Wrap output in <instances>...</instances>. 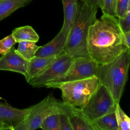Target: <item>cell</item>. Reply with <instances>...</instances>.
<instances>
[{"mask_svg":"<svg viewBox=\"0 0 130 130\" xmlns=\"http://www.w3.org/2000/svg\"><path fill=\"white\" fill-rule=\"evenodd\" d=\"M89 57L98 64L112 61L128 48L116 17L103 15L89 27L87 37Z\"/></svg>","mask_w":130,"mask_h":130,"instance_id":"cell-1","label":"cell"},{"mask_svg":"<svg viewBox=\"0 0 130 130\" xmlns=\"http://www.w3.org/2000/svg\"><path fill=\"white\" fill-rule=\"evenodd\" d=\"M98 8L79 3L74 24L68 36L64 52L72 58L89 57L87 37L89 27L96 20Z\"/></svg>","mask_w":130,"mask_h":130,"instance_id":"cell-2","label":"cell"},{"mask_svg":"<svg viewBox=\"0 0 130 130\" xmlns=\"http://www.w3.org/2000/svg\"><path fill=\"white\" fill-rule=\"evenodd\" d=\"M130 63V49H126L112 61L99 64L96 77L119 104L127 78Z\"/></svg>","mask_w":130,"mask_h":130,"instance_id":"cell-3","label":"cell"},{"mask_svg":"<svg viewBox=\"0 0 130 130\" xmlns=\"http://www.w3.org/2000/svg\"><path fill=\"white\" fill-rule=\"evenodd\" d=\"M100 81L95 76L68 82L60 85L62 102L73 106L83 108L97 89Z\"/></svg>","mask_w":130,"mask_h":130,"instance_id":"cell-4","label":"cell"},{"mask_svg":"<svg viewBox=\"0 0 130 130\" xmlns=\"http://www.w3.org/2000/svg\"><path fill=\"white\" fill-rule=\"evenodd\" d=\"M116 104L108 89L100 83L87 104L81 109L92 122L107 114L114 112Z\"/></svg>","mask_w":130,"mask_h":130,"instance_id":"cell-5","label":"cell"},{"mask_svg":"<svg viewBox=\"0 0 130 130\" xmlns=\"http://www.w3.org/2000/svg\"><path fill=\"white\" fill-rule=\"evenodd\" d=\"M98 66L90 57L74 58L70 68L63 76L47 84L45 87L58 88L60 85L66 82L96 76Z\"/></svg>","mask_w":130,"mask_h":130,"instance_id":"cell-6","label":"cell"},{"mask_svg":"<svg viewBox=\"0 0 130 130\" xmlns=\"http://www.w3.org/2000/svg\"><path fill=\"white\" fill-rule=\"evenodd\" d=\"M57 99L48 95L38 104L29 107L28 113L23 122V130H34L40 127L43 121L48 116L59 113Z\"/></svg>","mask_w":130,"mask_h":130,"instance_id":"cell-7","label":"cell"},{"mask_svg":"<svg viewBox=\"0 0 130 130\" xmlns=\"http://www.w3.org/2000/svg\"><path fill=\"white\" fill-rule=\"evenodd\" d=\"M73 61V58L62 52L44 71L30 80L28 83L34 87L45 86L63 76L70 68Z\"/></svg>","mask_w":130,"mask_h":130,"instance_id":"cell-8","label":"cell"},{"mask_svg":"<svg viewBox=\"0 0 130 130\" xmlns=\"http://www.w3.org/2000/svg\"><path fill=\"white\" fill-rule=\"evenodd\" d=\"M56 104L67 116L74 130H96L92 122L87 117L81 108L65 104L58 100Z\"/></svg>","mask_w":130,"mask_h":130,"instance_id":"cell-9","label":"cell"},{"mask_svg":"<svg viewBox=\"0 0 130 130\" xmlns=\"http://www.w3.org/2000/svg\"><path fill=\"white\" fill-rule=\"evenodd\" d=\"M28 61L12 47L0 57V70L9 71L21 74L25 76L27 73Z\"/></svg>","mask_w":130,"mask_h":130,"instance_id":"cell-10","label":"cell"},{"mask_svg":"<svg viewBox=\"0 0 130 130\" xmlns=\"http://www.w3.org/2000/svg\"><path fill=\"white\" fill-rule=\"evenodd\" d=\"M28 111V108L20 109L7 104H0V121L10 126L13 130L16 129L23 122Z\"/></svg>","mask_w":130,"mask_h":130,"instance_id":"cell-11","label":"cell"},{"mask_svg":"<svg viewBox=\"0 0 130 130\" xmlns=\"http://www.w3.org/2000/svg\"><path fill=\"white\" fill-rule=\"evenodd\" d=\"M68 36L61 29L48 43L39 46L35 56L40 57H57L64 52Z\"/></svg>","mask_w":130,"mask_h":130,"instance_id":"cell-12","label":"cell"},{"mask_svg":"<svg viewBox=\"0 0 130 130\" xmlns=\"http://www.w3.org/2000/svg\"><path fill=\"white\" fill-rule=\"evenodd\" d=\"M56 58V57L34 56L28 61L27 73L24 76L27 82L29 83L30 80L44 71Z\"/></svg>","mask_w":130,"mask_h":130,"instance_id":"cell-13","label":"cell"},{"mask_svg":"<svg viewBox=\"0 0 130 130\" xmlns=\"http://www.w3.org/2000/svg\"><path fill=\"white\" fill-rule=\"evenodd\" d=\"M63 10V23L61 29L68 36L75 22L78 9V0H61Z\"/></svg>","mask_w":130,"mask_h":130,"instance_id":"cell-14","label":"cell"},{"mask_svg":"<svg viewBox=\"0 0 130 130\" xmlns=\"http://www.w3.org/2000/svg\"><path fill=\"white\" fill-rule=\"evenodd\" d=\"M32 0H0V21L16 10L28 5Z\"/></svg>","mask_w":130,"mask_h":130,"instance_id":"cell-15","label":"cell"},{"mask_svg":"<svg viewBox=\"0 0 130 130\" xmlns=\"http://www.w3.org/2000/svg\"><path fill=\"white\" fill-rule=\"evenodd\" d=\"M16 43L20 41H32L37 43L39 36L34 28L29 25L21 26L15 28L11 34Z\"/></svg>","mask_w":130,"mask_h":130,"instance_id":"cell-16","label":"cell"},{"mask_svg":"<svg viewBox=\"0 0 130 130\" xmlns=\"http://www.w3.org/2000/svg\"><path fill=\"white\" fill-rule=\"evenodd\" d=\"M96 130H118L115 112L107 114L92 121Z\"/></svg>","mask_w":130,"mask_h":130,"instance_id":"cell-17","label":"cell"},{"mask_svg":"<svg viewBox=\"0 0 130 130\" xmlns=\"http://www.w3.org/2000/svg\"><path fill=\"white\" fill-rule=\"evenodd\" d=\"M39 46L36 45V43L32 41H20L18 42V45L16 51L25 59L29 61L35 55V53Z\"/></svg>","mask_w":130,"mask_h":130,"instance_id":"cell-18","label":"cell"},{"mask_svg":"<svg viewBox=\"0 0 130 130\" xmlns=\"http://www.w3.org/2000/svg\"><path fill=\"white\" fill-rule=\"evenodd\" d=\"M114 112L118 130H129L130 118L120 107L119 104H116Z\"/></svg>","mask_w":130,"mask_h":130,"instance_id":"cell-19","label":"cell"},{"mask_svg":"<svg viewBox=\"0 0 130 130\" xmlns=\"http://www.w3.org/2000/svg\"><path fill=\"white\" fill-rule=\"evenodd\" d=\"M117 0H98V7L104 15L116 17Z\"/></svg>","mask_w":130,"mask_h":130,"instance_id":"cell-20","label":"cell"},{"mask_svg":"<svg viewBox=\"0 0 130 130\" xmlns=\"http://www.w3.org/2000/svg\"><path fill=\"white\" fill-rule=\"evenodd\" d=\"M40 128L43 130H60L59 114L48 116L43 121Z\"/></svg>","mask_w":130,"mask_h":130,"instance_id":"cell-21","label":"cell"},{"mask_svg":"<svg viewBox=\"0 0 130 130\" xmlns=\"http://www.w3.org/2000/svg\"><path fill=\"white\" fill-rule=\"evenodd\" d=\"M130 10V0H117L116 17H124Z\"/></svg>","mask_w":130,"mask_h":130,"instance_id":"cell-22","label":"cell"},{"mask_svg":"<svg viewBox=\"0 0 130 130\" xmlns=\"http://www.w3.org/2000/svg\"><path fill=\"white\" fill-rule=\"evenodd\" d=\"M16 43L12 34L0 40V54L3 55L8 52Z\"/></svg>","mask_w":130,"mask_h":130,"instance_id":"cell-23","label":"cell"},{"mask_svg":"<svg viewBox=\"0 0 130 130\" xmlns=\"http://www.w3.org/2000/svg\"><path fill=\"white\" fill-rule=\"evenodd\" d=\"M59 112L58 114L60 130H74L67 116L59 108Z\"/></svg>","mask_w":130,"mask_h":130,"instance_id":"cell-24","label":"cell"},{"mask_svg":"<svg viewBox=\"0 0 130 130\" xmlns=\"http://www.w3.org/2000/svg\"><path fill=\"white\" fill-rule=\"evenodd\" d=\"M118 25L123 32L130 31V10L122 18L117 17Z\"/></svg>","mask_w":130,"mask_h":130,"instance_id":"cell-25","label":"cell"},{"mask_svg":"<svg viewBox=\"0 0 130 130\" xmlns=\"http://www.w3.org/2000/svg\"><path fill=\"white\" fill-rule=\"evenodd\" d=\"M81 2L86 4V5L93 7L98 8V0H79Z\"/></svg>","mask_w":130,"mask_h":130,"instance_id":"cell-26","label":"cell"},{"mask_svg":"<svg viewBox=\"0 0 130 130\" xmlns=\"http://www.w3.org/2000/svg\"><path fill=\"white\" fill-rule=\"evenodd\" d=\"M123 40L126 46L130 49V31L123 32Z\"/></svg>","mask_w":130,"mask_h":130,"instance_id":"cell-27","label":"cell"},{"mask_svg":"<svg viewBox=\"0 0 130 130\" xmlns=\"http://www.w3.org/2000/svg\"><path fill=\"white\" fill-rule=\"evenodd\" d=\"M5 129H12V128L9 125L0 121V130H5Z\"/></svg>","mask_w":130,"mask_h":130,"instance_id":"cell-28","label":"cell"}]
</instances>
